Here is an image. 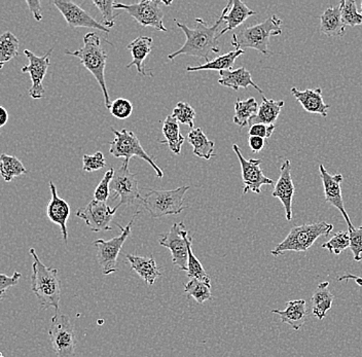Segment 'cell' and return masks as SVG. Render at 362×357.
<instances>
[{"mask_svg": "<svg viewBox=\"0 0 362 357\" xmlns=\"http://www.w3.org/2000/svg\"><path fill=\"white\" fill-rule=\"evenodd\" d=\"M284 104L283 100H274V99L262 97L259 112L251 119L250 125H255V124L274 125L279 117L280 112H281L282 108L284 107Z\"/></svg>", "mask_w": 362, "mask_h": 357, "instance_id": "cell-28", "label": "cell"}, {"mask_svg": "<svg viewBox=\"0 0 362 357\" xmlns=\"http://www.w3.org/2000/svg\"><path fill=\"white\" fill-rule=\"evenodd\" d=\"M19 40L10 31L0 36V69H4L11 59L19 56Z\"/></svg>", "mask_w": 362, "mask_h": 357, "instance_id": "cell-33", "label": "cell"}, {"mask_svg": "<svg viewBox=\"0 0 362 357\" xmlns=\"http://www.w3.org/2000/svg\"><path fill=\"white\" fill-rule=\"evenodd\" d=\"M93 4L100 11L102 17H103L104 26L107 27V28H112V27L115 26L113 11L115 10V6L117 2L112 1V0H104V1L93 0Z\"/></svg>", "mask_w": 362, "mask_h": 357, "instance_id": "cell-41", "label": "cell"}, {"mask_svg": "<svg viewBox=\"0 0 362 357\" xmlns=\"http://www.w3.org/2000/svg\"><path fill=\"white\" fill-rule=\"evenodd\" d=\"M21 276L22 274L20 272L13 273L11 277L6 276L4 274L0 275V298L4 297L6 289L11 288V286H17Z\"/></svg>", "mask_w": 362, "mask_h": 357, "instance_id": "cell-46", "label": "cell"}, {"mask_svg": "<svg viewBox=\"0 0 362 357\" xmlns=\"http://www.w3.org/2000/svg\"><path fill=\"white\" fill-rule=\"evenodd\" d=\"M0 112H1V115H0V127H4L8 121V114L6 112V108L4 106L0 107Z\"/></svg>", "mask_w": 362, "mask_h": 357, "instance_id": "cell-50", "label": "cell"}, {"mask_svg": "<svg viewBox=\"0 0 362 357\" xmlns=\"http://www.w3.org/2000/svg\"><path fill=\"white\" fill-rule=\"evenodd\" d=\"M110 114L119 119H128L133 112V105L124 98H117L110 106Z\"/></svg>", "mask_w": 362, "mask_h": 357, "instance_id": "cell-43", "label": "cell"}, {"mask_svg": "<svg viewBox=\"0 0 362 357\" xmlns=\"http://www.w3.org/2000/svg\"><path fill=\"white\" fill-rule=\"evenodd\" d=\"M185 291L189 298H192L198 304L202 305L211 299V284L210 282L192 278L185 286Z\"/></svg>", "mask_w": 362, "mask_h": 357, "instance_id": "cell-35", "label": "cell"}, {"mask_svg": "<svg viewBox=\"0 0 362 357\" xmlns=\"http://www.w3.org/2000/svg\"><path fill=\"white\" fill-rule=\"evenodd\" d=\"M233 150L236 153L240 164H241L242 178H243L244 182L243 194H247L249 191L260 194L262 193L260 187L262 185H274L273 180L267 177L260 169L259 165L262 164V160H246L237 144L233 146Z\"/></svg>", "mask_w": 362, "mask_h": 357, "instance_id": "cell-15", "label": "cell"}, {"mask_svg": "<svg viewBox=\"0 0 362 357\" xmlns=\"http://www.w3.org/2000/svg\"><path fill=\"white\" fill-rule=\"evenodd\" d=\"M115 170L110 168L102 178L100 184L97 185L94 193V200L99 202H106L110 197V184H112Z\"/></svg>", "mask_w": 362, "mask_h": 357, "instance_id": "cell-40", "label": "cell"}, {"mask_svg": "<svg viewBox=\"0 0 362 357\" xmlns=\"http://www.w3.org/2000/svg\"><path fill=\"white\" fill-rule=\"evenodd\" d=\"M53 4L62 13L65 21L71 28L83 27V28L96 29V30L102 31L106 35L110 33V28L104 26L103 24L99 23L97 20H95L92 16H90L74 2L68 1V0H54Z\"/></svg>", "mask_w": 362, "mask_h": 357, "instance_id": "cell-16", "label": "cell"}, {"mask_svg": "<svg viewBox=\"0 0 362 357\" xmlns=\"http://www.w3.org/2000/svg\"><path fill=\"white\" fill-rule=\"evenodd\" d=\"M219 74H221V78L218 80V83L223 87L239 91L240 88L248 89L251 86L259 93H264L262 88L252 81L250 72L245 67H240L236 70H223L219 71Z\"/></svg>", "mask_w": 362, "mask_h": 357, "instance_id": "cell-23", "label": "cell"}, {"mask_svg": "<svg viewBox=\"0 0 362 357\" xmlns=\"http://www.w3.org/2000/svg\"><path fill=\"white\" fill-rule=\"evenodd\" d=\"M49 341L57 357H74L76 340L74 325L69 317L60 310L52 318L49 329Z\"/></svg>", "mask_w": 362, "mask_h": 357, "instance_id": "cell-9", "label": "cell"}, {"mask_svg": "<svg viewBox=\"0 0 362 357\" xmlns=\"http://www.w3.org/2000/svg\"><path fill=\"white\" fill-rule=\"evenodd\" d=\"M350 234V250L354 255V261L362 259V226L353 230H348Z\"/></svg>", "mask_w": 362, "mask_h": 357, "instance_id": "cell-44", "label": "cell"}, {"mask_svg": "<svg viewBox=\"0 0 362 357\" xmlns=\"http://www.w3.org/2000/svg\"><path fill=\"white\" fill-rule=\"evenodd\" d=\"M178 123L181 125L189 126V128H194V117H196V112L192 107L191 104L187 103H178L176 104L175 108L173 110L172 114Z\"/></svg>", "mask_w": 362, "mask_h": 357, "instance_id": "cell-39", "label": "cell"}, {"mask_svg": "<svg viewBox=\"0 0 362 357\" xmlns=\"http://www.w3.org/2000/svg\"><path fill=\"white\" fill-rule=\"evenodd\" d=\"M291 92L305 112H310V114L320 115L325 117H327L329 105L325 104L323 100L322 90L320 88L307 89L305 91H300L296 88H291Z\"/></svg>", "mask_w": 362, "mask_h": 357, "instance_id": "cell-21", "label": "cell"}, {"mask_svg": "<svg viewBox=\"0 0 362 357\" xmlns=\"http://www.w3.org/2000/svg\"><path fill=\"white\" fill-rule=\"evenodd\" d=\"M49 189H51L52 198L47 204V218L61 228L63 239L65 242H67V221L70 216V206L66 201L59 197L56 185L53 182H49Z\"/></svg>", "mask_w": 362, "mask_h": 357, "instance_id": "cell-19", "label": "cell"}, {"mask_svg": "<svg viewBox=\"0 0 362 357\" xmlns=\"http://www.w3.org/2000/svg\"><path fill=\"white\" fill-rule=\"evenodd\" d=\"M189 230L185 223H176L168 233L160 235L158 244L168 248L172 254V263L180 270L187 272L189 262Z\"/></svg>", "mask_w": 362, "mask_h": 357, "instance_id": "cell-11", "label": "cell"}, {"mask_svg": "<svg viewBox=\"0 0 362 357\" xmlns=\"http://www.w3.org/2000/svg\"><path fill=\"white\" fill-rule=\"evenodd\" d=\"M275 125H266V124H255L251 125L248 131V136H257L260 139H270L274 131H275Z\"/></svg>", "mask_w": 362, "mask_h": 357, "instance_id": "cell-45", "label": "cell"}, {"mask_svg": "<svg viewBox=\"0 0 362 357\" xmlns=\"http://www.w3.org/2000/svg\"><path fill=\"white\" fill-rule=\"evenodd\" d=\"M319 172H320L323 187H325V200L341 212V216H344L346 223H347L348 230L355 229L354 226L351 223L347 211H346L343 195H341V185L344 180V176L341 173L332 175L323 165H319Z\"/></svg>", "mask_w": 362, "mask_h": 357, "instance_id": "cell-17", "label": "cell"}, {"mask_svg": "<svg viewBox=\"0 0 362 357\" xmlns=\"http://www.w3.org/2000/svg\"><path fill=\"white\" fill-rule=\"evenodd\" d=\"M248 144L253 153H259L264 148L266 141H264V139H260V137L248 136Z\"/></svg>", "mask_w": 362, "mask_h": 357, "instance_id": "cell-48", "label": "cell"}, {"mask_svg": "<svg viewBox=\"0 0 362 357\" xmlns=\"http://www.w3.org/2000/svg\"><path fill=\"white\" fill-rule=\"evenodd\" d=\"M163 0H142L133 4H115V10L126 11L138 24L144 27H153L156 30L167 33L165 27L164 13L160 6Z\"/></svg>", "mask_w": 362, "mask_h": 357, "instance_id": "cell-10", "label": "cell"}, {"mask_svg": "<svg viewBox=\"0 0 362 357\" xmlns=\"http://www.w3.org/2000/svg\"><path fill=\"white\" fill-rule=\"evenodd\" d=\"M244 49H235V51L228 52L225 55L219 56V57L209 61L203 65H198V66H187V71L194 72L200 71V70H217V71H223V70H232L234 66L235 61L240 56L244 55Z\"/></svg>", "mask_w": 362, "mask_h": 357, "instance_id": "cell-31", "label": "cell"}, {"mask_svg": "<svg viewBox=\"0 0 362 357\" xmlns=\"http://www.w3.org/2000/svg\"><path fill=\"white\" fill-rule=\"evenodd\" d=\"M139 211H136L133 218L129 221L126 227L117 225L121 229L122 233L119 236L110 239V240H103L98 239L95 241L94 245L97 247V259L102 270V274L110 275L112 273L117 272V259H119V252L127 238L130 236L132 232V226L135 218H137Z\"/></svg>", "mask_w": 362, "mask_h": 357, "instance_id": "cell-8", "label": "cell"}, {"mask_svg": "<svg viewBox=\"0 0 362 357\" xmlns=\"http://www.w3.org/2000/svg\"><path fill=\"white\" fill-rule=\"evenodd\" d=\"M127 259L131 264V269L134 270L148 286H153L160 277V269L153 257H139V255L127 254Z\"/></svg>", "mask_w": 362, "mask_h": 357, "instance_id": "cell-24", "label": "cell"}, {"mask_svg": "<svg viewBox=\"0 0 362 357\" xmlns=\"http://www.w3.org/2000/svg\"><path fill=\"white\" fill-rule=\"evenodd\" d=\"M322 248L329 250L332 254L339 255L344 250L350 248L349 232H339L332 237L330 240L322 244Z\"/></svg>", "mask_w": 362, "mask_h": 357, "instance_id": "cell-38", "label": "cell"}, {"mask_svg": "<svg viewBox=\"0 0 362 357\" xmlns=\"http://www.w3.org/2000/svg\"><path fill=\"white\" fill-rule=\"evenodd\" d=\"M341 20L346 26L355 27L362 24V13L357 11L356 1L354 0H341L339 4Z\"/></svg>", "mask_w": 362, "mask_h": 357, "instance_id": "cell-36", "label": "cell"}, {"mask_svg": "<svg viewBox=\"0 0 362 357\" xmlns=\"http://www.w3.org/2000/svg\"><path fill=\"white\" fill-rule=\"evenodd\" d=\"M282 20L274 15L255 26L247 27L234 33L230 45L236 49H257L262 55L269 56V42L272 36L282 35Z\"/></svg>", "mask_w": 362, "mask_h": 357, "instance_id": "cell-4", "label": "cell"}, {"mask_svg": "<svg viewBox=\"0 0 362 357\" xmlns=\"http://www.w3.org/2000/svg\"><path fill=\"white\" fill-rule=\"evenodd\" d=\"M259 103L255 97H250L247 100L238 99L235 104L234 123L243 128L250 124L251 119L259 112Z\"/></svg>", "mask_w": 362, "mask_h": 357, "instance_id": "cell-32", "label": "cell"}, {"mask_svg": "<svg viewBox=\"0 0 362 357\" xmlns=\"http://www.w3.org/2000/svg\"><path fill=\"white\" fill-rule=\"evenodd\" d=\"M0 172L6 182H11L13 178L26 174L27 170L18 158L2 153L0 157Z\"/></svg>", "mask_w": 362, "mask_h": 357, "instance_id": "cell-34", "label": "cell"}, {"mask_svg": "<svg viewBox=\"0 0 362 357\" xmlns=\"http://www.w3.org/2000/svg\"><path fill=\"white\" fill-rule=\"evenodd\" d=\"M320 31L329 37H341L345 35L346 25L341 20V8L330 6L320 16Z\"/></svg>", "mask_w": 362, "mask_h": 357, "instance_id": "cell-26", "label": "cell"}, {"mask_svg": "<svg viewBox=\"0 0 362 357\" xmlns=\"http://www.w3.org/2000/svg\"><path fill=\"white\" fill-rule=\"evenodd\" d=\"M344 280H354L358 286H362V278L358 276H355L353 274H346L343 275V276L338 277V281H344Z\"/></svg>", "mask_w": 362, "mask_h": 357, "instance_id": "cell-49", "label": "cell"}, {"mask_svg": "<svg viewBox=\"0 0 362 357\" xmlns=\"http://www.w3.org/2000/svg\"><path fill=\"white\" fill-rule=\"evenodd\" d=\"M221 13H223V22H226V27L218 33L217 40H219L228 31L234 30L240 25L243 24L251 16L257 15L255 11L250 10L244 2L240 1V0L228 1Z\"/></svg>", "mask_w": 362, "mask_h": 357, "instance_id": "cell-20", "label": "cell"}, {"mask_svg": "<svg viewBox=\"0 0 362 357\" xmlns=\"http://www.w3.org/2000/svg\"><path fill=\"white\" fill-rule=\"evenodd\" d=\"M334 230V226L330 223H308L298 226L291 230L286 238L278 244L271 254L278 257L287 252H304L309 250L320 237H327Z\"/></svg>", "mask_w": 362, "mask_h": 357, "instance_id": "cell-5", "label": "cell"}, {"mask_svg": "<svg viewBox=\"0 0 362 357\" xmlns=\"http://www.w3.org/2000/svg\"><path fill=\"white\" fill-rule=\"evenodd\" d=\"M272 313L280 316V320L293 327L294 331H298L304 327L307 322L308 313L307 303L305 300H289L286 303V308L284 310H272Z\"/></svg>", "mask_w": 362, "mask_h": 357, "instance_id": "cell-22", "label": "cell"}, {"mask_svg": "<svg viewBox=\"0 0 362 357\" xmlns=\"http://www.w3.org/2000/svg\"><path fill=\"white\" fill-rule=\"evenodd\" d=\"M328 286H329V282H321L312 295V314L319 320L327 317V312L332 309V303H334V295L330 293Z\"/></svg>", "mask_w": 362, "mask_h": 357, "instance_id": "cell-27", "label": "cell"}, {"mask_svg": "<svg viewBox=\"0 0 362 357\" xmlns=\"http://www.w3.org/2000/svg\"><path fill=\"white\" fill-rule=\"evenodd\" d=\"M112 131L113 134H115V139L110 142V155H112L115 158H123V163L126 165H129V162H130V159H132V158H140V159L144 160V161H146L153 167L158 178H162L164 176V173L160 170V167L156 164V162L153 161L151 156H149L144 151V148H142L140 140L136 136L134 132L127 130V129L117 131L112 128Z\"/></svg>", "mask_w": 362, "mask_h": 357, "instance_id": "cell-7", "label": "cell"}, {"mask_svg": "<svg viewBox=\"0 0 362 357\" xmlns=\"http://www.w3.org/2000/svg\"><path fill=\"white\" fill-rule=\"evenodd\" d=\"M1 357H4V356H2V354H1Z\"/></svg>", "mask_w": 362, "mask_h": 357, "instance_id": "cell-52", "label": "cell"}, {"mask_svg": "<svg viewBox=\"0 0 362 357\" xmlns=\"http://www.w3.org/2000/svg\"><path fill=\"white\" fill-rule=\"evenodd\" d=\"M192 238L189 241V262H187V276L189 278H196V279L202 280V281L210 282L209 275L203 268L201 262L197 259L192 250Z\"/></svg>", "mask_w": 362, "mask_h": 357, "instance_id": "cell-37", "label": "cell"}, {"mask_svg": "<svg viewBox=\"0 0 362 357\" xmlns=\"http://www.w3.org/2000/svg\"><path fill=\"white\" fill-rule=\"evenodd\" d=\"M296 193L291 177V160H285L280 168V176L275 185L272 196L279 199L284 206L285 216L288 221H293V199Z\"/></svg>", "mask_w": 362, "mask_h": 357, "instance_id": "cell-18", "label": "cell"}, {"mask_svg": "<svg viewBox=\"0 0 362 357\" xmlns=\"http://www.w3.org/2000/svg\"><path fill=\"white\" fill-rule=\"evenodd\" d=\"M29 254L33 255V276L31 288L37 298L40 306L44 309L54 308L59 311L61 300V281L57 269L49 268L42 264L35 250L30 248Z\"/></svg>", "mask_w": 362, "mask_h": 357, "instance_id": "cell-2", "label": "cell"}, {"mask_svg": "<svg viewBox=\"0 0 362 357\" xmlns=\"http://www.w3.org/2000/svg\"><path fill=\"white\" fill-rule=\"evenodd\" d=\"M52 53H53V49H49L42 57H38L29 49L24 51L25 55L28 58L29 64L22 67V72L30 74L33 86L29 89V95L33 99H42L45 96V91L42 81H44L47 69L51 65L49 57H51Z\"/></svg>", "mask_w": 362, "mask_h": 357, "instance_id": "cell-14", "label": "cell"}, {"mask_svg": "<svg viewBox=\"0 0 362 357\" xmlns=\"http://www.w3.org/2000/svg\"><path fill=\"white\" fill-rule=\"evenodd\" d=\"M361 10H362V2H361ZM361 13H362V12H361Z\"/></svg>", "mask_w": 362, "mask_h": 357, "instance_id": "cell-51", "label": "cell"}, {"mask_svg": "<svg viewBox=\"0 0 362 357\" xmlns=\"http://www.w3.org/2000/svg\"><path fill=\"white\" fill-rule=\"evenodd\" d=\"M187 140L194 148V155L202 159L210 160L214 156L215 142L207 139L201 128L192 129Z\"/></svg>", "mask_w": 362, "mask_h": 357, "instance_id": "cell-30", "label": "cell"}, {"mask_svg": "<svg viewBox=\"0 0 362 357\" xmlns=\"http://www.w3.org/2000/svg\"><path fill=\"white\" fill-rule=\"evenodd\" d=\"M106 166L105 158L101 151L94 155H85L83 157V170L85 172H95L101 170Z\"/></svg>", "mask_w": 362, "mask_h": 357, "instance_id": "cell-42", "label": "cell"}, {"mask_svg": "<svg viewBox=\"0 0 362 357\" xmlns=\"http://www.w3.org/2000/svg\"><path fill=\"white\" fill-rule=\"evenodd\" d=\"M27 6H28L29 10H30L31 13H33L34 19L36 21L40 22L42 20V4L38 0H35V1H30V0H26Z\"/></svg>", "mask_w": 362, "mask_h": 357, "instance_id": "cell-47", "label": "cell"}, {"mask_svg": "<svg viewBox=\"0 0 362 357\" xmlns=\"http://www.w3.org/2000/svg\"><path fill=\"white\" fill-rule=\"evenodd\" d=\"M178 28L182 30L187 36L185 45L178 51L170 54L169 60H174L180 55H189L192 57L205 59L206 63L209 62L211 54H218V29L223 22V16L221 13L214 25L208 26L207 22L201 18H196V28L191 29L185 24L180 23L178 20L174 19Z\"/></svg>", "mask_w": 362, "mask_h": 357, "instance_id": "cell-1", "label": "cell"}, {"mask_svg": "<svg viewBox=\"0 0 362 357\" xmlns=\"http://www.w3.org/2000/svg\"><path fill=\"white\" fill-rule=\"evenodd\" d=\"M66 55L74 56L78 58L81 64L86 67L100 86L103 93L105 107L110 110L112 100L107 91V86L105 81V67L107 61V54L104 51L101 45V38L95 33H87L83 37V46L78 51H65Z\"/></svg>", "mask_w": 362, "mask_h": 357, "instance_id": "cell-3", "label": "cell"}, {"mask_svg": "<svg viewBox=\"0 0 362 357\" xmlns=\"http://www.w3.org/2000/svg\"><path fill=\"white\" fill-rule=\"evenodd\" d=\"M153 42V38L148 37V36H139V37L133 40V42L127 47V49L130 51L133 57L132 62L127 65V69L135 66L140 76H147L146 69V67H144V60H146L147 56L151 54Z\"/></svg>", "mask_w": 362, "mask_h": 357, "instance_id": "cell-25", "label": "cell"}, {"mask_svg": "<svg viewBox=\"0 0 362 357\" xmlns=\"http://www.w3.org/2000/svg\"><path fill=\"white\" fill-rule=\"evenodd\" d=\"M119 207L115 206L112 209L106 202L99 201H90L87 206L81 208L76 212L78 218L83 219L86 225L93 232L98 233L102 230H112L110 223H112L115 212Z\"/></svg>", "mask_w": 362, "mask_h": 357, "instance_id": "cell-13", "label": "cell"}, {"mask_svg": "<svg viewBox=\"0 0 362 357\" xmlns=\"http://www.w3.org/2000/svg\"><path fill=\"white\" fill-rule=\"evenodd\" d=\"M110 192L112 195L119 197V203L117 205L119 208L123 205L134 204L135 201H141L142 199L140 196L137 175L130 172L129 165L124 163L121 168L115 170L112 184H110Z\"/></svg>", "mask_w": 362, "mask_h": 357, "instance_id": "cell-12", "label": "cell"}, {"mask_svg": "<svg viewBox=\"0 0 362 357\" xmlns=\"http://www.w3.org/2000/svg\"><path fill=\"white\" fill-rule=\"evenodd\" d=\"M163 135H164V141L162 144H167L169 150L175 155H180L181 146L185 144V139L181 134L180 124L177 119L173 115H168L163 124L162 129Z\"/></svg>", "mask_w": 362, "mask_h": 357, "instance_id": "cell-29", "label": "cell"}, {"mask_svg": "<svg viewBox=\"0 0 362 357\" xmlns=\"http://www.w3.org/2000/svg\"><path fill=\"white\" fill-rule=\"evenodd\" d=\"M189 189V187H180L175 189H151L140 202L153 218L177 216L185 209L183 200Z\"/></svg>", "mask_w": 362, "mask_h": 357, "instance_id": "cell-6", "label": "cell"}]
</instances>
